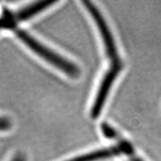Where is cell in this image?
I'll return each mask as SVG.
<instances>
[{"label":"cell","mask_w":161,"mask_h":161,"mask_svg":"<svg viewBox=\"0 0 161 161\" xmlns=\"http://www.w3.org/2000/svg\"><path fill=\"white\" fill-rule=\"evenodd\" d=\"M12 30L29 49L52 65L72 78H77L80 75V69L76 64L46 47L24 30L19 29L17 26Z\"/></svg>","instance_id":"1"},{"label":"cell","mask_w":161,"mask_h":161,"mask_svg":"<svg viewBox=\"0 0 161 161\" xmlns=\"http://www.w3.org/2000/svg\"><path fill=\"white\" fill-rule=\"evenodd\" d=\"M82 3L85 8L89 11L90 14L92 16V19L96 23L98 31H99L101 37L103 40L106 55L109 58L110 64L121 61L122 60L119 55L115 40H114L109 26L107 24L103 15L101 14L98 8L95 6L92 2L84 0V1H82Z\"/></svg>","instance_id":"2"},{"label":"cell","mask_w":161,"mask_h":161,"mask_svg":"<svg viewBox=\"0 0 161 161\" xmlns=\"http://www.w3.org/2000/svg\"><path fill=\"white\" fill-rule=\"evenodd\" d=\"M56 3L58 1L55 0H40L23 8L17 12H11L5 9L3 16L0 17V29H13L17 26V23L30 19Z\"/></svg>","instance_id":"3"},{"label":"cell","mask_w":161,"mask_h":161,"mask_svg":"<svg viewBox=\"0 0 161 161\" xmlns=\"http://www.w3.org/2000/svg\"><path fill=\"white\" fill-rule=\"evenodd\" d=\"M122 68H123L122 61L110 64L109 68L103 76L98 92L96 93L94 103L92 106L90 114L92 119H96L100 115L113 84L114 83L119 74L122 71Z\"/></svg>","instance_id":"4"},{"label":"cell","mask_w":161,"mask_h":161,"mask_svg":"<svg viewBox=\"0 0 161 161\" xmlns=\"http://www.w3.org/2000/svg\"><path fill=\"white\" fill-rule=\"evenodd\" d=\"M122 152L121 150L119 145L116 146H111L110 148H103L97 151L87 153V154L80 155L75 158L69 159L66 161H96L102 159L112 158L114 156H118L122 154Z\"/></svg>","instance_id":"5"},{"label":"cell","mask_w":161,"mask_h":161,"mask_svg":"<svg viewBox=\"0 0 161 161\" xmlns=\"http://www.w3.org/2000/svg\"><path fill=\"white\" fill-rule=\"evenodd\" d=\"M110 139H113V140L118 141V144L119 145L122 153L125 154L128 157L129 161H143L142 159L136 155L134 148H133L131 145L130 144V142H128L126 140H124L122 136L117 132V130H114L110 134Z\"/></svg>","instance_id":"6"},{"label":"cell","mask_w":161,"mask_h":161,"mask_svg":"<svg viewBox=\"0 0 161 161\" xmlns=\"http://www.w3.org/2000/svg\"><path fill=\"white\" fill-rule=\"evenodd\" d=\"M11 161H26V158L23 154H18Z\"/></svg>","instance_id":"7"}]
</instances>
